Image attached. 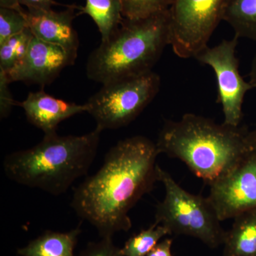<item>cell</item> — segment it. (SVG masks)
I'll list each match as a JSON object with an SVG mask.
<instances>
[{
  "mask_svg": "<svg viewBox=\"0 0 256 256\" xmlns=\"http://www.w3.org/2000/svg\"><path fill=\"white\" fill-rule=\"evenodd\" d=\"M156 143L144 136L119 141L95 174L76 188L70 206L94 226L101 238L132 227L129 212L158 180Z\"/></svg>",
  "mask_w": 256,
  "mask_h": 256,
  "instance_id": "obj_1",
  "label": "cell"
},
{
  "mask_svg": "<svg viewBox=\"0 0 256 256\" xmlns=\"http://www.w3.org/2000/svg\"><path fill=\"white\" fill-rule=\"evenodd\" d=\"M248 131L193 114L166 120L158 136L160 154L183 162L208 184L252 152Z\"/></svg>",
  "mask_w": 256,
  "mask_h": 256,
  "instance_id": "obj_2",
  "label": "cell"
},
{
  "mask_svg": "<svg viewBox=\"0 0 256 256\" xmlns=\"http://www.w3.org/2000/svg\"><path fill=\"white\" fill-rule=\"evenodd\" d=\"M101 132L96 127L84 136L44 134L36 146L8 154L3 162L5 174L24 186L62 194L87 174L95 160Z\"/></svg>",
  "mask_w": 256,
  "mask_h": 256,
  "instance_id": "obj_3",
  "label": "cell"
},
{
  "mask_svg": "<svg viewBox=\"0 0 256 256\" xmlns=\"http://www.w3.org/2000/svg\"><path fill=\"white\" fill-rule=\"evenodd\" d=\"M170 45L169 10L142 18H124L89 56L88 77L104 84L152 70Z\"/></svg>",
  "mask_w": 256,
  "mask_h": 256,
  "instance_id": "obj_4",
  "label": "cell"
},
{
  "mask_svg": "<svg viewBox=\"0 0 256 256\" xmlns=\"http://www.w3.org/2000/svg\"><path fill=\"white\" fill-rule=\"evenodd\" d=\"M158 173L165 196L156 207L154 223L164 226L170 235L193 237L210 248L223 246L226 232L208 197L186 191L160 166Z\"/></svg>",
  "mask_w": 256,
  "mask_h": 256,
  "instance_id": "obj_5",
  "label": "cell"
},
{
  "mask_svg": "<svg viewBox=\"0 0 256 256\" xmlns=\"http://www.w3.org/2000/svg\"><path fill=\"white\" fill-rule=\"evenodd\" d=\"M160 84V76L152 70L104 84L86 104L87 112L102 131L124 127L150 104Z\"/></svg>",
  "mask_w": 256,
  "mask_h": 256,
  "instance_id": "obj_6",
  "label": "cell"
},
{
  "mask_svg": "<svg viewBox=\"0 0 256 256\" xmlns=\"http://www.w3.org/2000/svg\"><path fill=\"white\" fill-rule=\"evenodd\" d=\"M229 0H174L169 9L170 45L182 58H195L208 46Z\"/></svg>",
  "mask_w": 256,
  "mask_h": 256,
  "instance_id": "obj_7",
  "label": "cell"
},
{
  "mask_svg": "<svg viewBox=\"0 0 256 256\" xmlns=\"http://www.w3.org/2000/svg\"><path fill=\"white\" fill-rule=\"evenodd\" d=\"M238 38L234 36L223 40L214 47L207 46L195 57L200 63L210 66L216 76L218 100L222 104L224 124L239 127L242 118V104L246 94L254 88L239 72V62L236 56Z\"/></svg>",
  "mask_w": 256,
  "mask_h": 256,
  "instance_id": "obj_8",
  "label": "cell"
},
{
  "mask_svg": "<svg viewBox=\"0 0 256 256\" xmlns=\"http://www.w3.org/2000/svg\"><path fill=\"white\" fill-rule=\"evenodd\" d=\"M208 200L224 222L256 208V152L210 183Z\"/></svg>",
  "mask_w": 256,
  "mask_h": 256,
  "instance_id": "obj_9",
  "label": "cell"
},
{
  "mask_svg": "<svg viewBox=\"0 0 256 256\" xmlns=\"http://www.w3.org/2000/svg\"><path fill=\"white\" fill-rule=\"evenodd\" d=\"M75 60L62 47L34 36L24 58L6 74L10 84L23 82L45 86Z\"/></svg>",
  "mask_w": 256,
  "mask_h": 256,
  "instance_id": "obj_10",
  "label": "cell"
},
{
  "mask_svg": "<svg viewBox=\"0 0 256 256\" xmlns=\"http://www.w3.org/2000/svg\"><path fill=\"white\" fill-rule=\"evenodd\" d=\"M78 6L70 5L66 10L55 12L50 10H28V28L34 36L47 43L63 48L76 60L78 56V34L73 26L75 10Z\"/></svg>",
  "mask_w": 256,
  "mask_h": 256,
  "instance_id": "obj_11",
  "label": "cell"
},
{
  "mask_svg": "<svg viewBox=\"0 0 256 256\" xmlns=\"http://www.w3.org/2000/svg\"><path fill=\"white\" fill-rule=\"evenodd\" d=\"M18 105L22 108L28 122L42 130L44 134L56 132L62 121L87 112L86 104L78 105L56 98L43 90L30 92L26 98Z\"/></svg>",
  "mask_w": 256,
  "mask_h": 256,
  "instance_id": "obj_12",
  "label": "cell"
},
{
  "mask_svg": "<svg viewBox=\"0 0 256 256\" xmlns=\"http://www.w3.org/2000/svg\"><path fill=\"white\" fill-rule=\"evenodd\" d=\"M223 246L224 256H256V208L234 218Z\"/></svg>",
  "mask_w": 256,
  "mask_h": 256,
  "instance_id": "obj_13",
  "label": "cell"
},
{
  "mask_svg": "<svg viewBox=\"0 0 256 256\" xmlns=\"http://www.w3.org/2000/svg\"><path fill=\"white\" fill-rule=\"evenodd\" d=\"M82 233L80 226L68 232L46 230L26 246L18 248L20 256H74V249Z\"/></svg>",
  "mask_w": 256,
  "mask_h": 256,
  "instance_id": "obj_14",
  "label": "cell"
},
{
  "mask_svg": "<svg viewBox=\"0 0 256 256\" xmlns=\"http://www.w3.org/2000/svg\"><path fill=\"white\" fill-rule=\"evenodd\" d=\"M78 15L88 14L97 25L101 41L107 40L118 28L124 20L120 0H86L78 6Z\"/></svg>",
  "mask_w": 256,
  "mask_h": 256,
  "instance_id": "obj_15",
  "label": "cell"
},
{
  "mask_svg": "<svg viewBox=\"0 0 256 256\" xmlns=\"http://www.w3.org/2000/svg\"><path fill=\"white\" fill-rule=\"evenodd\" d=\"M224 21L238 38L256 41V0H229Z\"/></svg>",
  "mask_w": 256,
  "mask_h": 256,
  "instance_id": "obj_16",
  "label": "cell"
},
{
  "mask_svg": "<svg viewBox=\"0 0 256 256\" xmlns=\"http://www.w3.org/2000/svg\"><path fill=\"white\" fill-rule=\"evenodd\" d=\"M168 235L170 234L168 229L154 223L128 239L121 248V252L124 256H146Z\"/></svg>",
  "mask_w": 256,
  "mask_h": 256,
  "instance_id": "obj_17",
  "label": "cell"
},
{
  "mask_svg": "<svg viewBox=\"0 0 256 256\" xmlns=\"http://www.w3.org/2000/svg\"><path fill=\"white\" fill-rule=\"evenodd\" d=\"M34 34L30 28L0 44V70L9 73L24 58Z\"/></svg>",
  "mask_w": 256,
  "mask_h": 256,
  "instance_id": "obj_18",
  "label": "cell"
},
{
  "mask_svg": "<svg viewBox=\"0 0 256 256\" xmlns=\"http://www.w3.org/2000/svg\"><path fill=\"white\" fill-rule=\"evenodd\" d=\"M124 18L137 20L169 10L174 0H120Z\"/></svg>",
  "mask_w": 256,
  "mask_h": 256,
  "instance_id": "obj_19",
  "label": "cell"
},
{
  "mask_svg": "<svg viewBox=\"0 0 256 256\" xmlns=\"http://www.w3.org/2000/svg\"><path fill=\"white\" fill-rule=\"evenodd\" d=\"M28 28L26 11L0 8V44Z\"/></svg>",
  "mask_w": 256,
  "mask_h": 256,
  "instance_id": "obj_20",
  "label": "cell"
},
{
  "mask_svg": "<svg viewBox=\"0 0 256 256\" xmlns=\"http://www.w3.org/2000/svg\"><path fill=\"white\" fill-rule=\"evenodd\" d=\"M78 256H124L121 248L116 246L112 237L101 238L98 242L88 244L86 248Z\"/></svg>",
  "mask_w": 256,
  "mask_h": 256,
  "instance_id": "obj_21",
  "label": "cell"
},
{
  "mask_svg": "<svg viewBox=\"0 0 256 256\" xmlns=\"http://www.w3.org/2000/svg\"><path fill=\"white\" fill-rule=\"evenodd\" d=\"M10 84L6 74L0 70V116L2 119L8 117L13 106L18 105V102H15L10 92Z\"/></svg>",
  "mask_w": 256,
  "mask_h": 256,
  "instance_id": "obj_22",
  "label": "cell"
},
{
  "mask_svg": "<svg viewBox=\"0 0 256 256\" xmlns=\"http://www.w3.org/2000/svg\"><path fill=\"white\" fill-rule=\"evenodd\" d=\"M172 238H163L146 256H172Z\"/></svg>",
  "mask_w": 256,
  "mask_h": 256,
  "instance_id": "obj_23",
  "label": "cell"
},
{
  "mask_svg": "<svg viewBox=\"0 0 256 256\" xmlns=\"http://www.w3.org/2000/svg\"><path fill=\"white\" fill-rule=\"evenodd\" d=\"M20 2L28 10H50L53 5L57 4L54 0H20Z\"/></svg>",
  "mask_w": 256,
  "mask_h": 256,
  "instance_id": "obj_24",
  "label": "cell"
},
{
  "mask_svg": "<svg viewBox=\"0 0 256 256\" xmlns=\"http://www.w3.org/2000/svg\"><path fill=\"white\" fill-rule=\"evenodd\" d=\"M0 8H10L20 12L25 11L20 4V0H0Z\"/></svg>",
  "mask_w": 256,
  "mask_h": 256,
  "instance_id": "obj_25",
  "label": "cell"
},
{
  "mask_svg": "<svg viewBox=\"0 0 256 256\" xmlns=\"http://www.w3.org/2000/svg\"><path fill=\"white\" fill-rule=\"evenodd\" d=\"M247 138L252 151L256 152V126L252 130L248 132Z\"/></svg>",
  "mask_w": 256,
  "mask_h": 256,
  "instance_id": "obj_26",
  "label": "cell"
},
{
  "mask_svg": "<svg viewBox=\"0 0 256 256\" xmlns=\"http://www.w3.org/2000/svg\"><path fill=\"white\" fill-rule=\"evenodd\" d=\"M250 82L254 88L256 89V53L254 56L250 72Z\"/></svg>",
  "mask_w": 256,
  "mask_h": 256,
  "instance_id": "obj_27",
  "label": "cell"
}]
</instances>
